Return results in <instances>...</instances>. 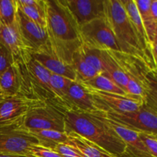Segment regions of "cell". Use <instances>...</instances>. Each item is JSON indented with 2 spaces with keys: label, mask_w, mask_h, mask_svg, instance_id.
I'll list each match as a JSON object with an SVG mask.
<instances>
[{
  "label": "cell",
  "mask_w": 157,
  "mask_h": 157,
  "mask_svg": "<svg viewBox=\"0 0 157 157\" xmlns=\"http://www.w3.org/2000/svg\"><path fill=\"white\" fill-rule=\"evenodd\" d=\"M46 28L52 54L71 64L82 41L80 26L64 0H46Z\"/></svg>",
  "instance_id": "cell-1"
},
{
  "label": "cell",
  "mask_w": 157,
  "mask_h": 157,
  "mask_svg": "<svg viewBox=\"0 0 157 157\" xmlns=\"http://www.w3.org/2000/svg\"><path fill=\"white\" fill-rule=\"evenodd\" d=\"M62 112L66 133H78L117 157L125 156V144L110 125L104 112L89 113L76 110Z\"/></svg>",
  "instance_id": "cell-2"
},
{
  "label": "cell",
  "mask_w": 157,
  "mask_h": 157,
  "mask_svg": "<svg viewBox=\"0 0 157 157\" xmlns=\"http://www.w3.org/2000/svg\"><path fill=\"white\" fill-rule=\"evenodd\" d=\"M105 18L121 45L122 53L137 60L149 71L154 70L121 0H105Z\"/></svg>",
  "instance_id": "cell-3"
},
{
  "label": "cell",
  "mask_w": 157,
  "mask_h": 157,
  "mask_svg": "<svg viewBox=\"0 0 157 157\" xmlns=\"http://www.w3.org/2000/svg\"><path fill=\"white\" fill-rule=\"evenodd\" d=\"M82 44L99 51L122 53L121 47L106 18L93 20L80 27Z\"/></svg>",
  "instance_id": "cell-4"
},
{
  "label": "cell",
  "mask_w": 157,
  "mask_h": 157,
  "mask_svg": "<svg viewBox=\"0 0 157 157\" xmlns=\"http://www.w3.org/2000/svg\"><path fill=\"white\" fill-rule=\"evenodd\" d=\"M45 104L42 100L23 95L5 97L0 101V127L23 124L25 117L32 109Z\"/></svg>",
  "instance_id": "cell-5"
},
{
  "label": "cell",
  "mask_w": 157,
  "mask_h": 157,
  "mask_svg": "<svg viewBox=\"0 0 157 157\" xmlns=\"http://www.w3.org/2000/svg\"><path fill=\"white\" fill-rule=\"evenodd\" d=\"M38 141L23 124L0 127V153L31 155L32 146Z\"/></svg>",
  "instance_id": "cell-6"
},
{
  "label": "cell",
  "mask_w": 157,
  "mask_h": 157,
  "mask_svg": "<svg viewBox=\"0 0 157 157\" xmlns=\"http://www.w3.org/2000/svg\"><path fill=\"white\" fill-rule=\"evenodd\" d=\"M23 126L29 131L50 130L66 133L63 112L47 102L41 107L32 109L25 117Z\"/></svg>",
  "instance_id": "cell-7"
},
{
  "label": "cell",
  "mask_w": 157,
  "mask_h": 157,
  "mask_svg": "<svg viewBox=\"0 0 157 157\" xmlns=\"http://www.w3.org/2000/svg\"><path fill=\"white\" fill-rule=\"evenodd\" d=\"M84 86L92 95L99 111L104 113H130L139 110L145 104V101L140 98L100 91Z\"/></svg>",
  "instance_id": "cell-8"
},
{
  "label": "cell",
  "mask_w": 157,
  "mask_h": 157,
  "mask_svg": "<svg viewBox=\"0 0 157 157\" xmlns=\"http://www.w3.org/2000/svg\"><path fill=\"white\" fill-rule=\"evenodd\" d=\"M108 119L138 133L157 136V113L144 104L130 113H105Z\"/></svg>",
  "instance_id": "cell-9"
},
{
  "label": "cell",
  "mask_w": 157,
  "mask_h": 157,
  "mask_svg": "<svg viewBox=\"0 0 157 157\" xmlns=\"http://www.w3.org/2000/svg\"><path fill=\"white\" fill-rule=\"evenodd\" d=\"M16 20L23 41L32 53H52L47 28L32 21L18 8L17 9Z\"/></svg>",
  "instance_id": "cell-10"
},
{
  "label": "cell",
  "mask_w": 157,
  "mask_h": 157,
  "mask_svg": "<svg viewBox=\"0 0 157 157\" xmlns=\"http://www.w3.org/2000/svg\"><path fill=\"white\" fill-rule=\"evenodd\" d=\"M78 25L105 17V0H64Z\"/></svg>",
  "instance_id": "cell-11"
},
{
  "label": "cell",
  "mask_w": 157,
  "mask_h": 157,
  "mask_svg": "<svg viewBox=\"0 0 157 157\" xmlns=\"http://www.w3.org/2000/svg\"><path fill=\"white\" fill-rule=\"evenodd\" d=\"M0 43L12 53L15 61L25 63L32 55L23 41L17 20L10 25L0 23Z\"/></svg>",
  "instance_id": "cell-12"
},
{
  "label": "cell",
  "mask_w": 157,
  "mask_h": 157,
  "mask_svg": "<svg viewBox=\"0 0 157 157\" xmlns=\"http://www.w3.org/2000/svg\"><path fill=\"white\" fill-rule=\"evenodd\" d=\"M107 121L118 136L125 144L127 150L124 157H153L140 137V133L108 118Z\"/></svg>",
  "instance_id": "cell-13"
},
{
  "label": "cell",
  "mask_w": 157,
  "mask_h": 157,
  "mask_svg": "<svg viewBox=\"0 0 157 157\" xmlns=\"http://www.w3.org/2000/svg\"><path fill=\"white\" fill-rule=\"evenodd\" d=\"M65 106L64 110H76L89 113L99 112L92 95L82 84L78 81H72L70 85L66 97Z\"/></svg>",
  "instance_id": "cell-14"
},
{
  "label": "cell",
  "mask_w": 157,
  "mask_h": 157,
  "mask_svg": "<svg viewBox=\"0 0 157 157\" xmlns=\"http://www.w3.org/2000/svg\"><path fill=\"white\" fill-rule=\"evenodd\" d=\"M121 3L124 6V9L127 14L129 19L131 21L135 31L138 35L142 47L145 52L146 55L148 57L150 61H151L152 64L154 66V62H153V55H152L151 45L152 43L147 35V31H146L145 27L144 25L142 19L140 18L138 9L136 8L135 0H121ZM155 67V66H154ZM155 70V69H154Z\"/></svg>",
  "instance_id": "cell-15"
},
{
  "label": "cell",
  "mask_w": 157,
  "mask_h": 157,
  "mask_svg": "<svg viewBox=\"0 0 157 157\" xmlns=\"http://www.w3.org/2000/svg\"><path fill=\"white\" fill-rule=\"evenodd\" d=\"M32 57L52 74L77 81L76 74L71 64L64 62L53 54L49 52H36L32 53Z\"/></svg>",
  "instance_id": "cell-16"
},
{
  "label": "cell",
  "mask_w": 157,
  "mask_h": 157,
  "mask_svg": "<svg viewBox=\"0 0 157 157\" xmlns=\"http://www.w3.org/2000/svg\"><path fill=\"white\" fill-rule=\"evenodd\" d=\"M103 58V74L126 92L128 78L123 69L118 53L101 51Z\"/></svg>",
  "instance_id": "cell-17"
},
{
  "label": "cell",
  "mask_w": 157,
  "mask_h": 157,
  "mask_svg": "<svg viewBox=\"0 0 157 157\" xmlns=\"http://www.w3.org/2000/svg\"><path fill=\"white\" fill-rule=\"evenodd\" d=\"M17 6L27 18L46 28V0H16Z\"/></svg>",
  "instance_id": "cell-18"
},
{
  "label": "cell",
  "mask_w": 157,
  "mask_h": 157,
  "mask_svg": "<svg viewBox=\"0 0 157 157\" xmlns=\"http://www.w3.org/2000/svg\"><path fill=\"white\" fill-rule=\"evenodd\" d=\"M67 134L70 144L78 148L84 157H117L78 133L70 132Z\"/></svg>",
  "instance_id": "cell-19"
},
{
  "label": "cell",
  "mask_w": 157,
  "mask_h": 157,
  "mask_svg": "<svg viewBox=\"0 0 157 157\" xmlns=\"http://www.w3.org/2000/svg\"><path fill=\"white\" fill-rule=\"evenodd\" d=\"M32 134L38 140V144L45 148L55 150L60 144H70L68 136L66 133L55 130H32Z\"/></svg>",
  "instance_id": "cell-20"
},
{
  "label": "cell",
  "mask_w": 157,
  "mask_h": 157,
  "mask_svg": "<svg viewBox=\"0 0 157 157\" xmlns=\"http://www.w3.org/2000/svg\"><path fill=\"white\" fill-rule=\"evenodd\" d=\"M71 64L76 74L78 82H85L99 75L96 70L87 63L78 50L74 53Z\"/></svg>",
  "instance_id": "cell-21"
},
{
  "label": "cell",
  "mask_w": 157,
  "mask_h": 157,
  "mask_svg": "<svg viewBox=\"0 0 157 157\" xmlns=\"http://www.w3.org/2000/svg\"><path fill=\"white\" fill-rule=\"evenodd\" d=\"M81 84L94 90H100V91L108 92V93L121 95H127L126 92L122 88H121L114 81H112L110 78L104 75L103 73L99 74L89 81L81 82Z\"/></svg>",
  "instance_id": "cell-22"
},
{
  "label": "cell",
  "mask_w": 157,
  "mask_h": 157,
  "mask_svg": "<svg viewBox=\"0 0 157 157\" xmlns=\"http://www.w3.org/2000/svg\"><path fill=\"white\" fill-rule=\"evenodd\" d=\"M151 2L152 0H135L136 8H137L140 18L144 23L146 31H147V35L152 43L153 40L155 25H156V22L153 20L151 11H150Z\"/></svg>",
  "instance_id": "cell-23"
},
{
  "label": "cell",
  "mask_w": 157,
  "mask_h": 157,
  "mask_svg": "<svg viewBox=\"0 0 157 157\" xmlns=\"http://www.w3.org/2000/svg\"><path fill=\"white\" fill-rule=\"evenodd\" d=\"M16 0H0V23L10 25L16 22Z\"/></svg>",
  "instance_id": "cell-24"
},
{
  "label": "cell",
  "mask_w": 157,
  "mask_h": 157,
  "mask_svg": "<svg viewBox=\"0 0 157 157\" xmlns=\"http://www.w3.org/2000/svg\"><path fill=\"white\" fill-rule=\"evenodd\" d=\"M78 51L87 63H88L94 70L99 74L103 73V58L101 51L90 48L84 44L81 46Z\"/></svg>",
  "instance_id": "cell-25"
},
{
  "label": "cell",
  "mask_w": 157,
  "mask_h": 157,
  "mask_svg": "<svg viewBox=\"0 0 157 157\" xmlns=\"http://www.w3.org/2000/svg\"><path fill=\"white\" fill-rule=\"evenodd\" d=\"M145 105L157 113V81L147 74Z\"/></svg>",
  "instance_id": "cell-26"
},
{
  "label": "cell",
  "mask_w": 157,
  "mask_h": 157,
  "mask_svg": "<svg viewBox=\"0 0 157 157\" xmlns=\"http://www.w3.org/2000/svg\"><path fill=\"white\" fill-rule=\"evenodd\" d=\"M15 63L13 55L0 43V75Z\"/></svg>",
  "instance_id": "cell-27"
},
{
  "label": "cell",
  "mask_w": 157,
  "mask_h": 157,
  "mask_svg": "<svg viewBox=\"0 0 157 157\" xmlns=\"http://www.w3.org/2000/svg\"><path fill=\"white\" fill-rule=\"evenodd\" d=\"M54 150L60 153L63 157H84L80 150L72 144H60Z\"/></svg>",
  "instance_id": "cell-28"
},
{
  "label": "cell",
  "mask_w": 157,
  "mask_h": 157,
  "mask_svg": "<svg viewBox=\"0 0 157 157\" xmlns=\"http://www.w3.org/2000/svg\"><path fill=\"white\" fill-rule=\"evenodd\" d=\"M30 153L32 156L35 157H63L55 150L43 147L39 144L32 146Z\"/></svg>",
  "instance_id": "cell-29"
},
{
  "label": "cell",
  "mask_w": 157,
  "mask_h": 157,
  "mask_svg": "<svg viewBox=\"0 0 157 157\" xmlns=\"http://www.w3.org/2000/svg\"><path fill=\"white\" fill-rule=\"evenodd\" d=\"M140 137L153 157H157V139L153 135L140 133Z\"/></svg>",
  "instance_id": "cell-30"
},
{
  "label": "cell",
  "mask_w": 157,
  "mask_h": 157,
  "mask_svg": "<svg viewBox=\"0 0 157 157\" xmlns=\"http://www.w3.org/2000/svg\"><path fill=\"white\" fill-rule=\"evenodd\" d=\"M152 55H153V62H154L155 70H157V41H153L151 45Z\"/></svg>",
  "instance_id": "cell-31"
},
{
  "label": "cell",
  "mask_w": 157,
  "mask_h": 157,
  "mask_svg": "<svg viewBox=\"0 0 157 157\" xmlns=\"http://www.w3.org/2000/svg\"><path fill=\"white\" fill-rule=\"evenodd\" d=\"M150 11H151L152 16L153 20L157 21V0H152L151 5H150Z\"/></svg>",
  "instance_id": "cell-32"
},
{
  "label": "cell",
  "mask_w": 157,
  "mask_h": 157,
  "mask_svg": "<svg viewBox=\"0 0 157 157\" xmlns=\"http://www.w3.org/2000/svg\"><path fill=\"white\" fill-rule=\"evenodd\" d=\"M0 157H35L32 155H15V154H5L0 153Z\"/></svg>",
  "instance_id": "cell-33"
},
{
  "label": "cell",
  "mask_w": 157,
  "mask_h": 157,
  "mask_svg": "<svg viewBox=\"0 0 157 157\" xmlns=\"http://www.w3.org/2000/svg\"><path fill=\"white\" fill-rule=\"evenodd\" d=\"M148 74L150 75V76L153 77L154 79H156L157 81V70L150 71L148 72Z\"/></svg>",
  "instance_id": "cell-34"
},
{
  "label": "cell",
  "mask_w": 157,
  "mask_h": 157,
  "mask_svg": "<svg viewBox=\"0 0 157 157\" xmlns=\"http://www.w3.org/2000/svg\"><path fill=\"white\" fill-rule=\"evenodd\" d=\"M157 41V21L156 23V25H155V29H154V35H153V41Z\"/></svg>",
  "instance_id": "cell-35"
},
{
  "label": "cell",
  "mask_w": 157,
  "mask_h": 157,
  "mask_svg": "<svg viewBox=\"0 0 157 157\" xmlns=\"http://www.w3.org/2000/svg\"><path fill=\"white\" fill-rule=\"evenodd\" d=\"M2 96H4V95H3L2 92V90H1V88H0V97H2ZM4 97H5V96H4Z\"/></svg>",
  "instance_id": "cell-36"
},
{
  "label": "cell",
  "mask_w": 157,
  "mask_h": 157,
  "mask_svg": "<svg viewBox=\"0 0 157 157\" xmlns=\"http://www.w3.org/2000/svg\"><path fill=\"white\" fill-rule=\"evenodd\" d=\"M5 98V97L4 96H2V97H0V101H2V100L3 99V98Z\"/></svg>",
  "instance_id": "cell-37"
},
{
  "label": "cell",
  "mask_w": 157,
  "mask_h": 157,
  "mask_svg": "<svg viewBox=\"0 0 157 157\" xmlns=\"http://www.w3.org/2000/svg\"><path fill=\"white\" fill-rule=\"evenodd\" d=\"M156 139H157V136H156Z\"/></svg>",
  "instance_id": "cell-38"
}]
</instances>
